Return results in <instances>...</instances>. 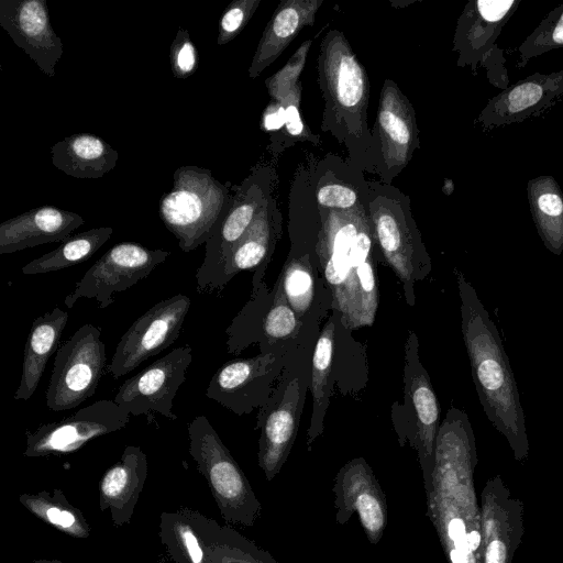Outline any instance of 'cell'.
<instances>
[{
  "label": "cell",
  "mask_w": 563,
  "mask_h": 563,
  "mask_svg": "<svg viewBox=\"0 0 563 563\" xmlns=\"http://www.w3.org/2000/svg\"><path fill=\"white\" fill-rule=\"evenodd\" d=\"M475 437L467 415L451 407L440 423L427 515L449 563H481V507L474 489Z\"/></svg>",
  "instance_id": "6da1fadb"
},
{
  "label": "cell",
  "mask_w": 563,
  "mask_h": 563,
  "mask_svg": "<svg viewBox=\"0 0 563 563\" xmlns=\"http://www.w3.org/2000/svg\"><path fill=\"white\" fill-rule=\"evenodd\" d=\"M369 216L362 206L330 210L316 245L320 272L332 297V310L346 330L374 323L378 289Z\"/></svg>",
  "instance_id": "7a4b0ae2"
},
{
  "label": "cell",
  "mask_w": 563,
  "mask_h": 563,
  "mask_svg": "<svg viewBox=\"0 0 563 563\" xmlns=\"http://www.w3.org/2000/svg\"><path fill=\"white\" fill-rule=\"evenodd\" d=\"M461 298L462 333L473 382L489 421L506 437L517 461L529 453L519 390L503 341L473 286L455 272Z\"/></svg>",
  "instance_id": "3957f363"
},
{
  "label": "cell",
  "mask_w": 563,
  "mask_h": 563,
  "mask_svg": "<svg viewBox=\"0 0 563 563\" xmlns=\"http://www.w3.org/2000/svg\"><path fill=\"white\" fill-rule=\"evenodd\" d=\"M318 73L325 101L322 129L350 147L366 146L372 141L366 113L368 78L342 32L333 30L324 36Z\"/></svg>",
  "instance_id": "277c9868"
},
{
  "label": "cell",
  "mask_w": 563,
  "mask_h": 563,
  "mask_svg": "<svg viewBox=\"0 0 563 563\" xmlns=\"http://www.w3.org/2000/svg\"><path fill=\"white\" fill-rule=\"evenodd\" d=\"M233 201L229 188L211 170L196 165L178 167L173 186L158 202V214L184 252L206 243L227 216Z\"/></svg>",
  "instance_id": "5b68a950"
},
{
  "label": "cell",
  "mask_w": 563,
  "mask_h": 563,
  "mask_svg": "<svg viewBox=\"0 0 563 563\" xmlns=\"http://www.w3.org/2000/svg\"><path fill=\"white\" fill-rule=\"evenodd\" d=\"M310 380L311 372L307 371L305 354H295L271 398L260 408L258 464L268 481L279 473L295 443Z\"/></svg>",
  "instance_id": "8992f818"
},
{
  "label": "cell",
  "mask_w": 563,
  "mask_h": 563,
  "mask_svg": "<svg viewBox=\"0 0 563 563\" xmlns=\"http://www.w3.org/2000/svg\"><path fill=\"white\" fill-rule=\"evenodd\" d=\"M100 335L98 327L86 323L58 347L45 393L51 410L74 409L95 395L107 369Z\"/></svg>",
  "instance_id": "52a82bcc"
},
{
  "label": "cell",
  "mask_w": 563,
  "mask_h": 563,
  "mask_svg": "<svg viewBox=\"0 0 563 563\" xmlns=\"http://www.w3.org/2000/svg\"><path fill=\"white\" fill-rule=\"evenodd\" d=\"M369 219L378 250L413 306L415 285L429 275L431 261L410 212L399 201L378 196L369 205Z\"/></svg>",
  "instance_id": "ba28073f"
},
{
  "label": "cell",
  "mask_w": 563,
  "mask_h": 563,
  "mask_svg": "<svg viewBox=\"0 0 563 563\" xmlns=\"http://www.w3.org/2000/svg\"><path fill=\"white\" fill-rule=\"evenodd\" d=\"M402 412L407 427L398 435L399 442L404 444L408 441L416 450L427 489L434 468L440 406L430 376L420 362L419 341L412 331L408 333L405 344Z\"/></svg>",
  "instance_id": "9c48e42d"
},
{
  "label": "cell",
  "mask_w": 563,
  "mask_h": 563,
  "mask_svg": "<svg viewBox=\"0 0 563 563\" xmlns=\"http://www.w3.org/2000/svg\"><path fill=\"white\" fill-rule=\"evenodd\" d=\"M520 0L470 1L461 14L454 36L459 65L487 69V78L497 87H508L503 49L496 45L503 26L517 10Z\"/></svg>",
  "instance_id": "30bf717a"
},
{
  "label": "cell",
  "mask_w": 563,
  "mask_h": 563,
  "mask_svg": "<svg viewBox=\"0 0 563 563\" xmlns=\"http://www.w3.org/2000/svg\"><path fill=\"white\" fill-rule=\"evenodd\" d=\"M297 353H260L229 361L212 376L206 396L239 416L262 408L276 387L273 384Z\"/></svg>",
  "instance_id": "8fae6325"
},
{
  "label": "cell",
  "mask_w": 563,
  "mask_h": 563,
  "mask_svg": "<svg viewBox=\"0 0 563 563\" xmlns=\"http://www.w3.org/2000/svg\"><path fill=\"white\" fill-rule=\"evenodd\" d=\"M169 255V251L151 250L134 242L118 243L88 268L64 303L73 308L78 299L88 298L96 299L99 309L107 308L113 303L115 292L147 277Z\"/></svg>",
  "instance_id": "7c38bea8"
},
{
  "label": "cell",
  "mask_w": 563,
  "mask_h": 563,
  "mask_svg": "<svg viewBox=\"0 0 563 563\" xmlns=\"http://www.w3.org/2000/svg\"><path fill=\"white\" fill-rule=\"evenodd\" d=\"M191 301L178 294L155 303L121 336L107 372L120 378L175 343Z\"/></svg>",
  "instance_id": "4fadbf2b"
},
{
  "label": "cell",
  "mask_w": 563,
  "mask_h": 563,
  "mask_svg": "<svg viewBox=\"0 0 563 563\" xmlns=\"http://www.w3.org/2000/svg\"><path fill=\"white\" fill-rule=\"evenodd\" d=\"M192 362V350L186 344L173 349L146 368L124 380L118 388L113 401L130 416L158 412L176 420L173 412L174 398Z\"/></svg>",
  "instance_id": "5bb4252c"
},
{
  "label": "cell",
  "mask_w": 563,
  "mask_h": 563,
  "mask_svg": "<svg viewBox=\"0 0 563 563\" xmlns=\"http://www.w3.org/2000/svg\"><path fill=\"white\" fill-rule=\"evenodd\" d=\"M188 433L191 453L207 467L218 495L235 518L252 525L260 516L261 504L210 421L205 416L194 418L188 424Z\"/></svg>",
  "instance_id": "9a60e30c"
},
{
  "label": "cell",
  "mask_w": 563,
  "mask_h": 563,
  "mask_svg": "<svg viewBox=\"0 0 563 563\" xmlns=\"http://www.w3.org/2000/svg\"><path fill=\"white\" fill-rule=\"evenodd\" d=\"M332 490L335 521L344 525L356 514L368 541L377 544L387 526V503L365 459L355 457L345 463L335 476Z\"/></svg>",
  "instance_id": "2e32d148"
},
{
  "label": "cell",
  "mask_w": 563,
  "mask_h": 563,
  "mask_svg": "<svg viewBox=\"0 0 563 563\" xmlns=\"http://www.w3.org/2000/svg\"><path fill=\"white\" fill-rule=\"evenodd\" d=\"M130 415L113 400L100 399L75 413L27 432V454L70 452L87 441L120 430Z\"/></svg>",
  "instance_id": "e0dca14e"
},
{
  "label": "cell",
  "mask_w": 563,
  "mask_h": 563,
  "mask_svg": "<svg viewBox=\"0 0 563 563\" xmlns=\"http://www.w3.org/2000/svg\"><path fill=\"white\" fill-rule=\"evenodd\" d=\"M0 25L49 78L64 46L55 33L46 0H0Z\"/></svg>",
  "instance_id": "ac0fdd59"
},
{
  "label": "cell",
  "mask_w": 563,
  "mask_h": 563,
  "mask_svg": "<svg viewBox=\"0 0 563 563\" xmlns=\"http://www.w3.org/2000/svg\"><path fill=\"white\" fill-rule=\"evenodd\" d=\"M522 503L500 476L487 481L481 500V563H511L522 538Z\"/></svg>",
  "instance_id": "d6986e66"
},
{
  "label": "cell",
  "mask_w": 563,
  "mask_h": 563,
  "mask_svg": "<svg viewBox=\"0 0 563 563\" xmlns=\"http://www.w3.org/2000/svg\"><path fill=\"white\" fill-rule=\"evenodd\" d=\"M375 130L380 143L384 176H396L419 147L413 108L398 86L386 79L380 91Z\"/></svg>",
  "instance_id": "ffe728a7"
},
{
  "label": "cell",
  "mask_w": 563,
  "mask_h": 563,
  "mask_svg": "<svg viewBox=\"0 0 563 563\" xmlns=\"http://www.w3.org/2000/svg\"><path fill=\"white\" fill-rule=\"evenodd\" d=\"M562 97L563 70L534 73L493 97L477 122L486 129L521 122L552 107Z\"/></svg>",
  "instance_id": "44dd1931"
},
{
  "label": "cell",
  "mask_w": 563,
  "mask_h": 563,
  "mask_svg": "<svg viewBox=\"0 0 563 563\" xmlns=\"http://www.w3.org/2000/svg\"><path fill=\"white\" fill-rule=\"evenodd\" d=\"M232 188L235 190L232 205L206 242L205 258L196 273L198 292H205L210 278L246 232L265 200L262 187L253 176Z\"/></svg>",
  "instance_id": "7402d4cb"
},
{
  "label": "cell",
  "mask_w": 563,
  "mask_h": 563,
  "mask_svg": "<svg viewBox=\"0 0 563 563\" xmlns=\"http://www.w3.org/2000/svg\"><path fill=\"white\" fill-rule=\"evenodd\" d=\"M268 199L265 198L253 222L210 278L205 292L221 290L240 272L252 271L253 291L263 283L277 234L274 229Z\"/></svg>",
  "instance_id": "603a6c76"
},
{
  "label": "cell",
  "mask_w": 563,
  "mask_h": 563,
  "mask_svg": "<svg viewBox=\"0 0 563 563\" xmlns=\"http://www.w3.org/2000/svg\"><path fill=\"white\" fill-rule=\"evenodd\" d=\"M85 220L54 206H41L0 223V254H10L41 244L63 242Z\"/></svg>",
  "instance_id": "cb8c5ba5"
},
{
  "label": "cell",
  "mask_w": 563,
  "mask_h": 563,
  "mask_svg": "<svg viewBox=\"0 0 563 563\" xmlns=\"http://www.w3.org/2000/svg\"><path fill=\"white\" fill-rule=\"evenodd\" d=\"M285 298L300 322L311 332L318 333L319 320L332 309V297L309 253L289 257L278 278Z\"/></svg>",
  "instance_id": "d4e9b609"
},
{
  "label": "cell",
  "mask_w": 563,
  "mask_h": 563,
  "mask_svg": "<svg viewBox=\"0 0 563 563\" xmlns=\"http://www.w3.org/2000/svg\"><path fill=\"white\" fill-rule=\"evenodd\" d=\"M322 0L282 1L268 21L252 58L249 76L256 78L268 67L299 32L314 22Z\"/></svg>",
  "instance_id": "484cf974"
},
{
  "label": "cell",
  "mask_w": 563,
  "mask_h": 563,
  "mask_svg": "<svg viewBox=\"0 0 563 563\" xmlns=\"http://www.w3.org/2000/svg\"><path fill=\"white\" fill-rule=\"evenodd\" d=\"M68 313L58 307L33 320L23 355L22 376L15 400H29L35 393L48 358L60 346Z\"/></svg>",
  "instance_id": "4316f807"
},
{
  "label": "cell",
  "mask_w": 563,
  "mask_h": 563,
  "mask_svg": "<svg viewBox=\"0 0 563 563\" xmlns=\"http://www.w3.org/2000/svg\"><path fill=\"white\" fill-rule=\"evenodd\" d=\"M53 165L67 176L96 179L115 167L119 154L109 143L91 133H76L56 142L52 148Z\"/></svg>",
  "instance_id": "83f0119b"
},
{
  "label": "cell",
  "mask_w": 563,
  "mask_h": 563,
  "mask_svg": "<svg viewBox=\"0 0 563 563\" xmlns=\"http://www.w3.org/2000/svg\"><path fill=\"white\" fill-rule=\"evenodd\" d=\"M335 311L318 334L311 357L312 413L307 432V446L311 450L314 440L323 432V421L332 394L331 369L335 349Z\"/></svg>",
  "instance_id": "f1b7e54d"
},
{
  "label": "cell",
  "mask_w": 563,
  "mask_h": 563,
  "mask_svg": "<svg viewBox=\"0 0 563 563\" xmlns=\"http://www.w3.org/2000/svg\"><path fill=\"white\" fill-rule=\"evenodd\" d=\"M531 214L545 247L560 255L563 251V194L551 176H540L527 185Z\"/></svg>",
  "instance_id": "f546056e"
},
{
  "label": "cell",
  "mask_w": 563,
  "mask_h": 563,
  "mask_svg": "<svg viewBox=\"0 0 563 563\" xmlns=\"http://www.w3.org/2000/svg\"><path fill=\"white\" fill-rule=\"evenodd\" d=\"M110 227L93 228L62 242L55 250L22 267L25 275L44 274L71 267L89 260L112 235Z\"/></svg>",
  "instance_id": "4dcf8cb0"
},
{
  "label": "cell",
  "mask_w": 563,
  "mask_h": 563,
  "mask_svg": "<svg viewBox=\"0 0 563 563\" xmlns=\"http://www.w3.org/2000/svg\"><path fill=\"white\" fill-rule=\"evenodd\" d=\"M563 46V4L548 13L537 29L519 46L517 67L522 68L532 57Z\"/></svg>",
  "instance_id": "1f68e13d"
},
{
  "label": "cell",
  "mask_w": 563,
  "mask_h": 563,
  "mask_svg": "<svg viewBox=\"0 0 563 563\" xmlns=\"http://www.w3.org/2000/svg\"><path fill=\"white\" fill-rule=\"evenodd\" d=\"M311 43V40L306 41L280 70L266 79L265 85L273 101L282 103L299 84Z\"/></svg>",
  "instance_id": "d6a6232c"
},
{
  "label": "cell",
  "mask_w": 563,
  "mask_h": 563,
  "mask_svg": "<svg viewBox=\"0 0 563 563\" xmlns=\"http://www.w3.org/2000/svg\"><path fill=\"white\" fill-rule=\"evenodd\" d=\"M261 0H234L219 20L217 44L222 46L235 38L246 26Z\"/></svg>",
  "instance_id": "836d02e7"
},
{
  "label": "cell",
  "mask_w": 563,
  "mask_h": 563,
  "mask_svg": "<svg viewBox=\"0 0 563 563\" xmlns=\"http://www.w3.org/2000/svg\"><path fill=\"white\" fill-rule=\"evenodd\" d=\"M169 60L173 75L177 79H186L197 70L198 51L189 32L184 27L178 29L172 42Z\"/></svg>",
  "instance_id": "e575fe53"
},
{
  "label": "cell",
  "mask_w": 563,
  "mask_h": 563,
  "mask_svg": "<svg viewBox=\"0 0 563 563\" xmlns=\"http://www.w3.org/2000/svg\"><path fill=\"white\" fill-rule=\"evenodd\" d=\"M301 84L299 82L296 88L287 96V98L282 102L285 107L286 112V124L285 130L287 135L292 137L294 140L299 141H310L313 143L318 142V136H314L305 122L301 119L299 106L301 98Z\"/></svg>",
  "instance_id": "d590c367"
},
{
  "label": "cell",
  "mask_w": 563,
  "mask_h": 563,
  "mask_svg": "<svg viewBox=\"0 0 563 563\" xmlns=\"http://www.w3.org/2000/svg\"><path fill=\"white\" fill-rule=\"evenodd\" d=\"M320 206L330 210H350L355 208L358 196L350 186L342 184H325L317 191Z\"/></svg>",
  "instance_id": "8d00e7d4"
},
{
  "label": "cell",
  "mask_w": 563,
  "mask_h": 563,
  "mask_svg": "<svg viewBox=\"0 0 563 563\" xmlns=\"http://www.w3.org/2000/svg\"><path fill=\"white\" fill-rule=\"evenodd\" d=\"M286 124V112L283 103L273 101L266 107L263 118L262 128L266 132H273L282 129Z\"/></svg>",
  "instance_id": "74e56055"
},
{
  "label": "cell",
  "mask_w": 563,
  "mask_h": 563,
  "mask_svg": "<svg viewBox=\"0 0 563 563\" xmlns=\"http://www.w3.org/2000/svg\"><path fill=\"white\" fill-rule=\"evenodd\" d=\"M183 541L187 548L189 556L194 563H200L202 560V551L198 544L196 537L189 530L180 531Z\"/></svg>",
  "instance_id": "f35d334b"
},
{
  "label": "cell",
  "mask_w": 563,
  "mask_h": 563,
  "mask_svg": "<svg viewBox=\"0 0 563 563\" xmlns=\"http://www.w3.org/2000/svg\"><path fill=\"white\" fill-rule=\"evenodd\" d=\"M46 516L51 522L65 528L70 527L75 521V518L70 512L59 510L57 508H48Z\"/></svg>",
  "instance_id": "ab89813d"
}]
</instances>
